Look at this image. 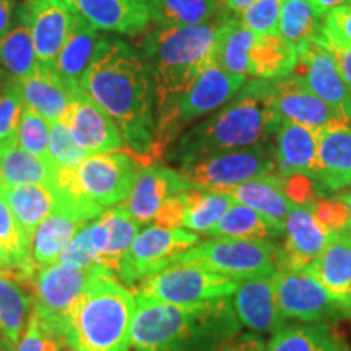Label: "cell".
<instances>
[{
	"label": "cell",
	"mask_w": 351,
	"mask_h": 351,
	"mask_svg": "<svg viewBox=\"0 0 351 351\" xmlns=\"http://www.w3.org/2000/svg\"><path fill=\"white\" fill-rule=\"evenodd\" d=\"M80 86L119 127L140 156L155 153V95L143 60L121 39L103 36L83 72Z\"/></svg>",
	"instance_id": "6da1fadb"
},
{
	"label": "cell",
	"mask_w": 351,
	"mask_h": 351,
	"mask_svg": "<svg viewBox=\"0 0 351 351\" xmlns=\"http://www.w3.org/2000/svg\"><path fill=\"white\" fill-rule=\"evenodd\" d=\"M135 302L125 351H217L241 330L231 298L169 304L135 296Z\"/></svg>",
	"instance_id": "7a4b0ae2"
},
{
	"label": "cell",
	"mask_w": 351,
	"mask_h": 351,
	"mask_svg": "<svg viewBox=\"0 0 351 351\" xmlns=\"http://www.w3.org/2000/svg\"><path fill=\"white\" fill-rule=\"evenodd\" d=\"M275 80L247 82L213 116L182 134L169 158L179 166L261 143L280 125L274 108Z\"/></svg>",
	"instance_id": "3957f363"
},
{
	"label": "cell",
	"mask_w": 351,
	"mask_h": 351,
	"mask_svg": "<svg viewBox=\"0 0 351 351\" xmlns=\"http://www.w3.org/2000/svg\"><path fill=\"white\" fill-rule=\"evenodd\" d=\"M228 16L231 15L219 12L207 23L158 28L147 34L143 51L158 112L184 93L208 65L215 64L218 36Z\"/></svg>",
	"instance_id": "277c9868"
},
{
	"label": "cell",
	"mask_w": 351,
	"mask_h": 351,
	"mask_svg": "<svg viewBox=\"0 0 351 351\" xmlns=\"http://www.w3.org/2000/svg\"><path fill=\"white\" fill-rule=\"evenodd\" d=\"M135 295L106 267H96L93 278L73 306L64 337L72 351H125Z\"/></svg>",
	"instance_id": "5b68a950"
},
{
	"label": "cell",
	"mask_w": 351,
	"mask_h": 351,
	"mask_svg": "<svg viewBox=\"0 0 351 351\" xmlns=\"http://www.w3.org/2000/svg\"><path fill=\"white\" fill-rule=\"evenodd\" d=\"M245 82L247 77L226 72L217 64L208 65L184 93L158 112L153 156L163 155L189 122L225 106L228 101L238 95Z\"/></svg>",
	"instance_id": "8992f818"
},
{
	"label": "cell",
	"mask_w": 351,
	"mask_h": 351,
	"mask_svg": "<svg viewBox=\"0 0 351 351\" xmlns=\"http://www.w3.org/2000/svg\"><path fill=\"white\" fill-rule=\"evenodd\" d=\"M280 249L269 239L212 238L197 243L176 257L171 265H189L232 280L270 274L278 270Z\"/></svg>",
	"instance_id": "52a82bcc"
},
{
	"label": "cell",
	"mask_w": 351,
	"mask_h": 351,
	"mask_svg": "<svg viewBox=\"0 0 351 351\" xmlns=\"http://www.w3.org/2000/svg\"><path fill=\"white\" fill-rule=\"evenodd\" d=\"M238 280L189 265H171L145 278L134 295L169 304H199L231 298Z\"/></svg>",
	"instance_id": "ba28073f"
},
{
	"label": "cell",
	"mask_w": 351,
	"mask_h": 351,
	"mask_svg": "<svg viewBox=\"0 0 351 351\" xmlns=\"http://www.w3.org/2000/svg\"><path fill=\"white\" fill-rule=\"evenodd\" d=\"M140 169L138 161L127 153H99L73 169V179L83 199L103 213L129 199Z\"/></svg>",
	"instance_id": "9c48e42d"
},
{
	"label": "cell",
	"mask_w": 351,
	"mask_h": 351,
	"mask_svg": "<svg viewBox=\"0 0 351 351\" xmlns=\"http://www.w3.org/2000/svg\"><path fill=\"white\" fill-rule=\"evenodd\" d=\"M184 179L195 189L223 191L257 178L275 174V161L261 143L218 153L179 166Z\"/></svg>",
	"instance_id": "30bf717a"
},
{
	"label": "cell",
	"mask_w": 351,
	"mask_h": 351,
	"mask_svg": "<svg viewBox=\"0 0 351 351\" xmlns=\"http://www.w3.org/2000/svg\"><path fill=\"white\" fill-rule=\"evenodd\" d=\"M199 234L184 228H160L152 225L140 231L129 251L121 258L116 275L121 282L132 287L145 278L168 269L176 257L199 243Z\"/></svg>",
	"instance_id": "8fae6325"
},
{
	"label": "cell",
	"mask_w": 351,
	"mask_h": 351,
	"mask_svg": "<svg viewBox=\"0 0 351 351\" xmlns=\"http://www.w3.org/2000/svg\"><path fill=\"white\" fill-rule=\"evenodd\" d=\"M96 267L75 269V267L54 263L38 270L32 278L34 296L33 311L47 326L62 332L73 306L80 300L90 280L93 278Z\"/></svg>",
	"instance_id": "7c38bea8"
},
{
	"label": "cell",
	"mask_w": 351,
	"mask_h": 351,
	"mask_svg": "<svg viewBox=\"0 0 351 351\" xmlns=\"http://www.w3.org/2000/svg\"><path fill=\"white\" fill-rule=\"evenodd\" d=\"M275 280L276 300L285 319L317 322L343 311L319 280L304 269H278Z\"/></svg>",
	"instance_id": "4fadbf2b"
},
{
	"label": "cell",
	"mask_w": 351,
	"mask_h": 351,
	"mask_svg": "<svg viewBox=\"0 0 351 351\" xmlns=\"http://www.w3.org/2000/svg\"><path fill=\"white\" fill-rule=\"evenodd\" d=\"M300 51L301 78L315 96L327 103L351 125V91L341 77L330 52L315 38L307 39L298 46Z\"/></svg>",
	"instance_id": "5bb4252c"
},
{
	"label": "cell",
	"mask_w": 351,
	"mask_h": 351,
	"mask_svg": "<svg viewBox=\"0 0 351 351\" xmlns=\"http://www.w3.org/2000/svg\"><path fill=\"white\" fill-rule=\"evenodd\" d=\"M314 202L295 204L285 221V245L280 251L278 269L302 270L320 256L332 232L314 213Z\"/></svg>",
	"instance_id": "9a60e30c"
},
{
	"label": "cell",
	"mask_w": 351,
	"mask_h": 351,
	"mask_svg": "<svg viewBox=\"0 0 351 351\" xmlns=\"http://www.w3.org/2000/svg\"><path fill=\"white\" fill-rule=\"evenodd\" d=\"M64 122L88 155L119 152L125 143L119 127L82 88L73 93Z\"/></svg>",
	"instance_id": "2e32d148"
},
{
	"label": "cell",
	"mask_w": 351,
	"mask_h": 351,
	"mask_svg": "<svg viewBox=\"0 0 351 351\" xmlns=\"http://www.w3.org/2000/svg\"><path fill=\"white\" fill-rule=\"evenodd\" d=\"M276 271L244 278L232 293L231 302L241 326L254 333H274L283 326L276 300Z\"/></svg>",
	"instance_id": "e0dca14e"
},
{
	"label": "cell",
	"mask_w": 351,
	"mask_h": 351,
	"mask_svg": "<svg viewBox=\"0 0 351 351\" xmlns=\"http://www.w3.org/2000/svg\"><path fill=\"white\" fill-rule=\"evenodd\" d=\"M39 65L54 69L75 12L67 0H29L25 7Z\"/></svg>",
	"instance_id": "ac0fdd59"
},
{
	"label": "cell",
	"mask_w": 351,
	"mask_h": 351,
	"mask_svg": "<svg viewBox=\"0 0 351 351\" xmlns=\"http://www.w3.org/2000/svg\"><path fill=\"white\" fill-rule=\"evenodd\" d=\"M192 186L181 173L152 163L140 169L134 191L124 205L140 225H150L166 202L174 195L184 194Z\"/></svg>",
	"instance_id": "d6986e66"
},
{
	"label": "cell",
	"mask_w": 351,
	"mask_h": 351,
	"mask_svg": "<svg viewBox=\"0 0 351 351\" xmlns=\"http://www.w3.org/2000/svg\"><path fill=\"white\" fill-rule=\"evenodd\" d=\"M274 108L280 122H295L317 130L332 122L341 121L339 114L307 88L300 75L293 73L275 80Z\"/></svg>",
	"instance_id": "ffe728a7"
},
{
	"label": "cell",
	"mask_w": 351,
	"mask_h": 351,
	"mask_svg": "<svg viewBox=\"0 0 351 351\" xmlns=\"http://www.w3.org/2000/svg\"><path fill=\"white\" fill-rule=\"evenodd\" d=\"M98 32L137 34L150 21L148 0H67Z\"/></svg>",
	"instance_id": "44dd1931"
},
{
	"label": "cell",
	"mask_w": 351,
	"mask_h": 351,
	"mask_svg": "<svg viewBox=\"0 0 351 351\" xmlns=\"http://www.w3.org/2000/svg\"><path fill=\"white\" fill-rule=\"evenodd\" d=\"M275 134L274 161L280 176H304L314 179L317 168L319 130L282 121Z\"/></svg>",
	"instance_id": "7402d4cb"
},
{
	"label": "cell",
	"mask_w": 351,
	"mask_h": 351,
	"mask_svg": "<svg viewBox=\"0 0 351 351\" xmlns=\"http://www.w3.org/2000/svg\"><path fill=\"white\" fill-rule=\"evenodd\" d=\"M315 181L328 191L351 186V125L332 122L319 129Z\"/></svg>",
	"instance_id": "603a6c76"
},
{
	"label": "cell",
	"mask_w": 351,
	"mask_h": 351,
	"mask_svg": "<svg viewBox=\"0 0 351 351\" xmlns=\"http://www.w3.org/2000/svg\"><path fill=\"white\" fill-rule=\"evenodd\" d=\"M218 192H225L238 204L247 205L263 215L280 234H283L285 221L295 205V202L288 195L287 178L280 174L252 179V181L223 189Z\"/></svg>",
	"instance_id": "cb8c5ba5"
},
{
	"label": "cell",
	"mask_w": 351,
	"mask_h": 351,
	"mask_svg": "<svg viewBox=\"0 0 351 351\" xmlns=\"http://www.w3.org/2000/svg\"><path fill=\"white\" fill-rule=\"evenodd\" d=\"M15 82L23 96L25 106L43 116L51 125L56 122H64L72 103V96L78 90H72L65 85L54 69L43 65H39L28 77Z\"/></svg>",
	"instance_id": "d4e9b609"
},
{
	"label": "cell",
	"mask_w": 351,
	"mask_h": 351,
	"mask_svg": "<svg viewBox=\"0 0 351 351\" xmlns=\"http://www.w3.org/2000/svg\"><path fill=\"white\" fill-rule=\"evenodd\" d=\"M333 296L343 311L351 309V234H332L320 256L307 269Z\"/></svg>",
	"instance_id": "484cf974"
},
{
	"label": "cell",
	"mask_w": 351,
	"mask_h": 351,
	"mask_svg": "<svg viewBox=\"0 0 351 351\" xmlns=\"http://www.w3.org/2000/svg\"><path fill=\"white\" fill-rule=\"evenodd\" d=\"M0 270V340L16 346L32 314L34 296L28 287L32 278L20 270Z\"/></svg>",
	"instance_id": "4316f807"
},
{
	"label": "cell",
	"mask_w": 351,
	"mask_h": 351,
	"mask_svg": "<svg viewBox=\"0 0 351 351\" xmlns=\"http://www.w3.org/2000/svg\"><path fill=\"white\" fill-rule=\"evenodd\" d=\"M101 39L103 36L98 29H95L85 19L75 13L72 28L54 65L57 75L62 78L69 88L72 90L80 88L83 72L93 59Z\"/></svg>",
	"instance_id": "83f0119b"
},
{
	"label": "cell",
	"mask_w": 351,
	"mask_h": 351,
	"mask_svg": "<svg viewBox=\"0 0 351 351\" xmlns=\"http://www.w3.org/2000/svg\"><path fill=\"white\" fill-rule=\"evenodd\" d=\"M300 51L282 34H257L249 52V77L276 80L291 75L298 67Z\"/></svg>",
	"instance_id": "f1b7e54d"
},
{
	"label": "cell",
	"mask_w": 351,
	"mask_h": 351,
	"mask_svg": "<svg viewBox=\"0 0 351 351\" xmlns=\"http://www.w3.org/2000/svg\"><path fill=\"white\" fill-rule=\"evenodd\" d=\"M86 223L59 210L51 213L33 234L32 262L34 269L41 270L57 263L67 244Z\"/></svg>",
	"instance_id": "f546056e"
},
{
	"label": "cell",
	"mask_w": 351,
	"mask_h": 351,
	"mask_svg": "<svg viewBox=\"0 0 351 351\" xmlns=\"http://www.w3.org/2000/svg\"><path fill=\"white\" fill-rule=\"evenodd\" d=\"M0 191L5 197L16 221L29 239H33L38 226L56 212L57 202L54 191L43 184H26V186H3Z\"/></svg>",
	"instance_id": "4dcf8cb0"
},
{
	"label": "cell",
	"mask_w": 351,
	"mask_h": 351,
	"mask_svg": "<svg viewBox=\"0 0 351 351\" xmlns=\"http://www.w3.org/2000/svg\"><path fill=\"white\" fill-rule=\"evenodd\" d=\"M0 65L13 77V80H21L39 67L25 8L20 10L15 26H12L5 36L0 39Z\"/></svg>",
	"instance_id": "1f68e13d"
},
{
	"label": "cell",
	"mask_w": 351,
	"mask_h": 351,
	"mask_svg": "<svg viewBox=\"0 0 351 351\" xmlns=\"http://www.w3.org/2000/svg\"><path fill=\"white\" fill-rule=\"evenodd\" d=\"M56 169L49 161L34 156L19 145L0 150V184L3 186H26L43 184L52 189Z\"/></svg>",
	"instance_id": "d6a6232c"
},
{
	"label": "cell",
	"mask_w": 351,
	"mask_h": 351,
	"mask_svg": "<svg viewBox=\"0 0 351 351\" xmlns=\"http://www.w3.org/2000/svg\"><path fill=\"white\" fill-rule=\"evenodd\" d=\"M0 261L3 269L20 270L29 278H33L38 271L32 262V239L21 230L2 191H0Z\"/></svg>",
	"instance_id": "836d02e7"
},
{
	"label": "cell",
	"mask_w": 351,
	"mask_h": 351,
	"mask_svg": "<svg viewBox=\"0 0 351 351\" xmlns=\"http://www.w3.org/2000/svg\"><path fill=\"white\" fill-rule=\"evenodd\" d=\"M158 28H186L207 23L219 13L218 0H148Z\"/></svg>",
	"instance_id": "e575fe53"
},
{
	"label": "cell",
	"mask_w": 351,
	"mask_h": 351,
	"mask_svg": "<svg viewBox=\"0 0 351 351\" xmlns=\"http://www.w3.org/2000/svg\"><path fill=\"white\" fill-rule=\"evenodd\" d=\"M256 36L239 23V16H228L218 36L215 64L234 75L249 77V52Z\"/></svg>",
	"instance_id": "d590c367"
},
{
	"label": "cell",
	"mask_w": 351,
	"mask_h": 351,
	"mask_svg": "<svg viewBox=\"0 0 351 351\" xmlns=\"http://www.w3.org/2000/svg\"><path fill=\"white\" fill-rule=\"evenodd\" d=\"M186 212L182 228L197 234H207L217 225L234 200L225 192L205 191V189H189L184 194Z\"/></svg>",
	"instance_id": "8d00e7d4"
},
{
	"label": "cell",
	"mask_w": 351,
	"mask_h": 351,
	"mask_svg": "<svg viewBox=\"0 0 351 351\" xmlns=\"http://www.w3.org/2000/svg\"><path fill=\"white\" fill-rule=\"evenodd\" d=\"M207 234L210 238L267 239L270 236H280V232L263 215L234 202Z\"/></svg>",
	"instance_id": "74e56055"
},
{
	"label": "cell",
	"mask_w": 351,
	"mask_h": 351,
	"mask_svg": "<svg viewBox=\"0 0 351 351\" xmlns=\"http://www.w3.org/2000/svg\"><path fill=\"white\" fill-rule=\"evenodd\" d=\"M99 217L106 225L109 234L108 247L99 258V265L106 267L116 274L121 258L129 251L132 243L140 232V223L132 217L124 204L104 210Z\"/></svg>",
	"instance_id": "f35d334b"
},
{
	"label": "cell",
	"mask_w": 351,
	"mask_h": 351,
	"mask_svg": "<svg viewBox=\"0 0 351 351\" xmlns=\"http://www.w3.org/2000/svg\"><path fill=\"white\" fill-rule=\"evenodd\" d=\"M322 16L315 12L311 0H283L278 33L300 46L314 38L322 26Z\"/></svg>",
	"instance_id": "ab89813d"
},
{
	"label": "cell",
	"mask_w": 351,
	"mask_h": 351,
	"mask_svg": "<svg viewBox=\"0 0 351 351\" xmlns=\"http://www.w3.org/2000/svg\"><path fill=\"white\" fill-rule=\"evenodd\" d=\"M333 345L322 327H282L271 337L267 351H333Z\"/></svg>",
	"instance_id": "60d3db41"
},
{
	"label": "cell",
	"mask_w": 351,
	"mask_h": 351,
	"mask_svg": "<svg viewBox=\"0 0 351 351\" xmlns=\"http://www.w3.org/2000/svg\"><path fill=\"white\" fill-rule=\"evenodd\" d=\"M25 101L16 82L7 80L0 91V150L19 145V129Z\"/></svg>",
	"instance_id": "b9f144b4"
},
{
	"label": "cell",
	"mask_w": 351,
	"mask_h": 351,
	"mask_svg": "<svg viewBox=\"0 0 351 351\" xmlns=\"http://www.w3.org/2000/svg\"><path fill=\"white\" fill-rule=\"evenodd\" d=\"M90 156L72 137L65 122L51 125L49 135V163L56 171L78 168Z\"/></svg>",
	"instance_id": "7bdbcfd3"
},
{
	"label": "cell",
	"mask_w": 351,
	"mask_h": 351,
	"mask_svg": "<svg viewBox=\"0 0 351 351\" xmlns=\"http://www.w3.org/2000/svg\"><path fill=\"white\" fill-rule=\"evenodd\" d=\"M15 351H72L64 333L47 326L32 311Z\"/></svg>",
	"instance_id": "ee69618b"
},
{
	"label": "cell",
	"mask_w": 351,
	"mask_h": 351,
	"mask_svg": "<svg viewBox=\"0 0 351 351\" xmlns=\"http://www.w3.org/2000/svg\"><path fill=\"white\" fill-rule=\"evenodd\" d=\"M49 122L33 109L25 106L19 129V147L34 156L49 161Z\"/></svg>",
	"instance_id": "f6af8a7d"
},
{
	"label": "cell",
	"mask_w": 351,
	"mask_h": 351,
	"mask_svg": "<svg viewBox=\"0 0 351 351\" xmlns=\"http://www.w3.org/2000/svg\"><path fill=\"white\" fill-rule=\"evenodd\" d=\"M283 0H256L239 15V23L256 34H278Z\"/></svg>",
	"instance_id": "bcb514c9"
},
{
	"label": "cell",
	"mask_w": 351,
	"mask_h": 351,
	"mask_svg": "<svg viewBox=\"0 0 351 351\" xmlns=\"http://www.w3.org/2000/svg\"><path fill=\"white\" fill-rule=\"evenodd\" d=\"M99 262V252L96 247L93 234H91L90 223H86L80 231L73 236V239L67 244L64 252L60 254L57 263L75 267V269H88Z\"/></svg>",
	"instance_id": "7dc6e473"
},
{
	"label": "cell",
	"mask_w": 351,
	"mask_h": 351,
	"mask_svg": "<svg viewBox=\"0 0 351 351\" xmlns=\"http://www.w3.org/2000/svg\"><path fill=\"white\" fill-rule=\"evenodd\" d=\"M314 38L330 52L337 67L340 70L341 77H343L345 83L348 85L351 91V44L345 43L343 39H340L337 34H333L324 23Z\"/></svg>",
	"instance_id": "c3c4849f"
},
{
	"label": "cell",
	"mask_w": 351,
	"mask_h": 351,
	"mask_svg": "<svg viewBox=\"0 0 351 351\" xmlns=\"http://www.w3.org/2000/svg\"><path fill=\"white\" fill-rule=\"evenodd\" d=\"M324 25L345 43L351 44V5H339L328 10L324 16Z\"/></svg>",
	"instance_id": "681fc988"
},
{
	"label": "cell",
	"mask_w": 351,
	"mask_h": 351,
	"mask_svg": "<svg viewBox=\"0 0 351 351\" xmlns=\"http://www.w3.org/2000/svg\"><path fill=\"white\" fill-rule=\"evenodd\" d=\"M217 351H267V343L257 333H245L238 339H232Z\"/></svg>",
	"instance_id": "f907efd6"
},
{
	"label": "cell",
	"mask_w": 351,
	"mask_h": 351,
	"mask_svg": "<svg viewBox=\"0 0 351 351\" xmlns=\"http://www.w3.org/2000/svg\"><path fill=\"white\" fill-rule=\"evenodd\" d=\"M219 8H223V13L231 16H239L244 10H247L256 0H218Z\"/></svg>",
	"instance_id": "816d5d0a"
},
{
	"label": "cell",
	"mask_w": 351,
	"mask_h": 351,
	"mask_svg": "<svg viewBox=\"0 0 351 351\" xmlns=\"http://www.w3.org/2000/svg\"><path fill=\"white\" fill-rule=\"evenodd\" d=\"M13 0H0V39L12 28Z\"/></svg>",
	"instance_id": "f5cc1de1"
},
{
	"label": "cell",
	"mask_w": 351,
	"mask_h": 351,
	"mask_svg": "<svg viewBox=\"0 0 351 351\" xmlns=\"http://www.w3.org/2000/svg\"><path fill=\"white\" fill-rule=\"evenodd\" d=\"M348 2L350 0H311V3H313V7L315 8V12H317L322 19L326 16V13L328 10H332V8L339 5H345V3Z\"/></svg>",
	"instance_id": "db71d44e"
},
{
	"label": "cell",
	"mask_w": 351,
	"mask_h": 351,
	"mask_svg": "<svg viewBox=\"0 0 351 351\" xmlns=\"http://www.w3.org/2000/svg\"><path fill=\"white\" fill-rule=\"evenodd\" d=\"M340 202H343V205L346 207V210H348V215H350V228H351V189H348V191L343 192L340 197H337Z\"/></svg>",
	"instance_id": "11a10c76"
},
{
	"label": "cell",
	"mask_w": 351,
	"mask_h": 351,
	"mask_svg": "<svg viewBox=\"0 0 351 351\" xmlns=\"http://www.w3.org/2000/svg\"><path fill=\"white\" fill-rule=\"evenodd\" d=\"M0 351H15V346L7 343V341L0 340Z\"/></svg>",
	"instance_id": "9f6ffc18"
},
{
	"label": "cell",
	"mask_w": 351,
	"mask_h": 351,
	"mask_svg": "<svg viewBox=\"0 0 351 351\" xmlns=\"http://www.w3.org/2000/svg\"><path fill=\"white\" fill-rule=\"evenodd\" d=\"M3 77H5V75H3L2 69H0V91H2V88H3V85H5V83H7V82H3Z\"/></svg>",
	"instance_id": "6f0895ef"
},
{
	"label": "cell",
	"mask_w": 351,
	"mask_h": 351,
	"mask_svg": "<svg viewBox=\"0 0 351 351\" xmlns=\"http://www.w3.org/2000/svg\"><path fill=\"white\" fill-rule=\"evenodd\" d=\"M333 351H346V348H343V346H340V345H333Z\"/></svg>",
	"instance_id": "680465c9"
},
{
	"label": "cell",
	"mask_w": 351,
	"mask_h": 351,
	"mask_svg": "<svg viewBox=\"0 0 351 351\" xmlns=\"http://www.w3.org/2000/svg\"><path fill=\"white\" fill-rule=\"evenodd\" d=\"M0 270H3V265H2V261H0Z\"/></svg>",
	"instance_id": "91938a15"
},
{
	"label": "cell",
	"mask_w": 351,
	"mask_h": 351,
	"mask_svg": "<svg viewBox=\"0 0 351 351\" xmlns=\"http://www.w3.org/2000/svg\"><path fill=\"white\" fill-rule=\"evenodd\" d=\"M348 231H350V234H351V228H350V230H348Z\"/></svg>",
	"instance_id": "94428289"
},
{
	"label": "cell",
	"mask_w": 351,
	"mask_h": 351,
	"mask_svg": "<svg viewBox=\"0 0 351 351\" xmlns=\"http://www.w3.org/2000/svg\"><path fill=\"white\" fill-rule=\"evenodd\" d=\"M348 3H350V5H351V0H350V2H348Z\"/></svg>",
	"instance_id": "6125c7cd"
}]
</instances>
